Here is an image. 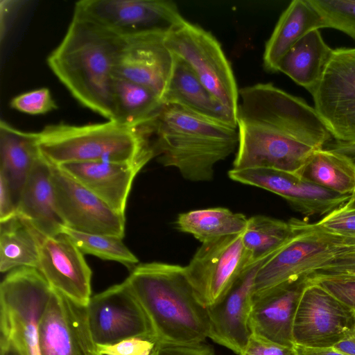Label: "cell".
I'll list each match as a JSON object with an SVG mask.
<instances>
[{"label":"cell","mask_w":355,"mask_h":355,"mask_svg":"<svg viewBox=\"0 0 355 355\" xmlns=\"http://www.w3.org/2000/svg\"><path fill=\"white\" fill-rule=\"evenodd\" d=\"M239 144L233 168H266L300 175L312 155L332 141L314 108L271 83L239 89Z\"/></svg>","instance_id":"6da1fadb"},{"label":"cell","mask_w":355,"mask_h":355,"mask_svg":"<svg viewBox=\"0 0 355 355\" xmlns=\"http://www.w3.org/2000/svg\"><path fill=\"white\" fill-rule=\"evenodd\" d=\"M123 40L107 30L73 15L47 64L83 105L113 121L112 81Z\"/></svg>","instance_id":"7a4b0ae2"},{"label":"cell","mask_w":355,"mask_h":355,"mask_svg":"<svg viewBox=\"0 0 355 355\" xmlns=\"http://www.w3.org/2000/svg\"><path fill=\"white\" fill-rule=\"evenodd\" d=\"M125 282L159 343L193 345L208 338L207 308L196 297L184 266L157 261L139 263Z\"/></svg>","instance_id":"3957f363"},{"label":"cell","mask_w":355,"mask_h":355,"mask_svg":"<svg viewBox=\"0 0 355 355\" xmlns=\"http://www.w3.org/2000/svg\"><path fill=\"white\" fill-rule=\"evenodd\" d=\"M150 125L159 163L176 168L191 182L211 180L216 164L238 147L236 127L175 105H164Z\"/></svg>","instance_id":"277c9868"},{"label":"cell","mask_w":355,"mask_h":355,"mask_svg":"<svg viewBox=\"0 0 355 355\" xmlns=\"http://www.w3.org/2000/svg\"><path fill=\"white\" fill-rule=\"evenodd\" d=\"M43 156L52 164L87 162H128L156 157L149 123L131 127L113 121L83 125L64 123L37 132Z\"/></svg>","instance_id":"5b68a950"},{"label":"cell","mask_w":355,"mask_h":355,"mask_svg":"<svg viewBox=\"0 0 355 355\" xmlns=\"http://www.w3.org/2000/svg\"><path fill=\"white\" fill-rule=\"evenodd\" d=\"M52 292L37 268L8 272L0 285L1 343L21 355H40L38 329Z\"/></svg>","instance_id":"8992f818"},{"label":"cell","mask_w":355,"mask_h":355,"mask_svg":"<svg viewBox=\"0 0 355 355\" xmlns=\"http://www.w3.org/2000/svg\"><path fill=\"white\" fill-rule=\"evenodd\" d=\"M294 233L260 266L253 297L306 278L331 260L340 237L326 232L315 223L291 218Z\"/></svg>","instance_id":"52a82bcc"},{"label":"cell","mask_w":355,"mask_h":355,"mask_svg":"<svg viewBox=\"0 0 355 355\" xmlns=\"http://www.w3.org/2000/svg\"><path fill=\"white\" fill-rule=\"evenodd\" d=\"M166 44L223 106L236 114L239 90L229 60L209 31L184 18L166 33Z\"/></svg>","instance_id":"ba28073f"},{"label":"cell","mask_w":355,"mask_h":355,"mask_svg":"<svg viewBox=\"0 0 355 355\" xmlns=\"http://www.w3.org/2000/svg\"><path fill=\"white\" fill-rule=\"evenodd\" d=\"M73 15L122 40L168 31L184 19L175 2L164 0H82L76 3Z\"/></svg>","instance_id":"9c48e42d"},{"label":"cell","mask_w":355,"mask_h":355,"mask_svg":"<svg viewBox=\"0 0 355 355\" xmlns=\"http://www.w3.org/2000/svg\"><path fill=\"white\" fill-rule=\"evenodd\" d=\"M242 234L202 243L189 264L184 266L196 297L205 308L220 300L243 274L252 267Z\"/></svg>","instance_id":"30bf717a"},{"label":"cell","mask_w":355,"mask_h":355,"mask_svg":"<svg viewBox=\"0 0 355 355\" xmlns=\"http://www.w3.org/2000/svg\"><path fill=\"white\" fill-rule=\"evenodd\" d=\"M311 95L314 108L333 139L355 143V48L334 49Z\"/></svg>","instance_id":"8fae6325"},{"label":"cell","mask_w":355,"mask_h":355,"mask_svg":"<svg viewBox=\"0 0 355 355\" xmlns=\"http://www.w3.org/2000/svg\"><path fill=\"white\" fill-rule=\"evenodd\" d=\"M354 334L355 311L317 284L307 281L293 322L295 345L333 347Z\"/></svg>","instance_id":"7c38bea8"},{"label":"cell","mask_w":355,"mask_h":355,"mask_svg":"<svg viewBox=\"0 0 355 355\" xmlns=\"http://www.w3.org/2000/svg\"><path fill=\"white\" fill-rule=\"evenodd\" d=\"M87 310L96 345L136 336L155 337L148 316L125 281L91 297Z\"/></svg>","instance_id":"4fadbf2b"},{"label":"cell","mask_w":355,"mask_h":355,"mask_svg":"<svg viewBox=\"0 0 355 355\" xmlns=\"http://www.w3.org/2000/svg\"><path fill=\"white\" fill-rule=\"evenodd\" d=\"M52 182L57 211L64 226L78 232L123 238L125 216L114 211L68 173L53 164Z\"/></svg>","instance_id":"5bb4252c"},{"label":"cell","mask_w":355,"mask_h":355,"mask_svg":"<svg viewBox=\"0 0 355 355\" xmlns=\"http://www.w3.org/2000/svg\"><path fill=\"white\" fill-rule=\"evenodd\" d=\"M40 355H98L87 305L53 289L38 329Z\"/></svg>","instance_id":"9a60e30c"},{"label":"cell","mask_w":355,"mask_h":355,"mask_svg":"<svg viewBox=\"0 0 355 355\" xmlns=\"http://www.w3.org/2000/svg\"><path fill=\"white\" fill-rule=\"evenodd\" d=\"M229 178L237 182L259 187L285 199L304 216H325L347 203L350 196L320 187L300 175L266 168H232Z\"/></svg>","instance_id":"2e32d148"},{"label":"cell","mask_w":355,"mask_h":355,"mask_svg":"<svg viewBox=\"0 0 355 355\" xmlns=\"http://www.w3.org/2000/svg\"><path fill=\"white\" fill-rule=\"evenodd\" d=\"M167 31L123 40L114 70V76L148 88L162 101L175 64V57L166 44Z\"/></svg>","instance_id":"e0dca14e"},{"label":"cell","mask_w":355,"mask_h":355,"mask_svg":"<svg viewBox=\"0 0 355 355\" xmlns=\"http://www.w3.org/2000/svg\"><path fill=\"white\" fill-rule=\"evenodd\" d=\"M37 269L53 290L87 305L92 272L84 254L66 234L44 238Z\"/></svg>","instance_id":"ac0fdd59"},{"label":"cell","mask_w":355,"mask_h":355,"mask_svg":"<svg viewBox=\"0 0 355 355\" xmlns=\"http://www.w3.org/2000/svg\"><path fill=\"white\" fill-rule=\"evenodd\" d=\"M265 260L245 271L220 300L207 308L208 338L239 355L251 335L248 322L254 282L257 271Z\"/></svg>","instance_id":"d6986e66"},{"label":"cell","mask_w":355,"mask_h":355,"mask_svg":"<svg viewBox=\"0 0 355 355\" xmlns=\"http://www.w3.org/2000/svg\"><path fill=\"white\" fill-rule=\"evenodd\" d=\"M306 284L307 279H302L253 297L248 322L251 334L294 347L293 322Z\"/></svg>","instance_id":"ffe728a7"},{"label":"cell","mask_w":355,"mask_h":355,"mask_svg":"<svg viewBox=\"0 0 355 355\" xmlns=\"http://www.w3.org/2000/svg\"><path fill=\"white\" fill-rule=\"evenodd\" d=\"M87 162L58 166L91 191L110 208L125 216L134 180L149 162Z\"/></svg>","instance_id":"44dd1931"},{"label":"cell","mask_w":355,"mask_h":355,"mask_svg":"<svg viewBox=\"0 0 355 355\" xmlns=\"http://www.w3.org/2000/svg\"><path fill=\"white\" fill-rule=\"evenodd\" d=\"M17 214L45 236L62 232L64 224L56 209L52 164L43 155L35 163L24 186Z\"/></svg>","instance_id":"7402d4cb"},{"label":"cell","mask_w":355,"mask_h":355,"mask_svg":"<svg viewBox=\"0 0 355 355\" xmlns=\"http://www.w3.org/2000/svg\"><path fill=\"white\" fill-rule=\"evenodd\" d=\"M163 103L178 105L210 120L237 128L236 114L215 98L191 69L176 57Z\"/></svg>","instance_id":"603a6c76"},{"label":"cell","mask_w":355,"mask_h":355,"mask_svg":"<svg viewBox=\"0 0 355 355\" xmlns=\"http://www.w3.org/2000/svg\"><path fill=\"white\" fill-rule=\"evenodd\" d=\"M324 28H327L326 24L310 0L292 1L281 15L266 44L264 69L277 72L281 60L301 38L313 30Z\"/></svg>","instance_id":"cb8c5ba5"},{"label":"cell","mask_w":355,"mask_h":355,"mask_svg":"<svg viewBox=\"0 0 355 355\" xmlns=\"http://www.w3.org/2000/svg\"><path fill=\"white\" fill-rule=\"evenodd\" d=\"M42 155L37 132H27L0 122V176L8 183L18 202L24 186Z\"/></svg>","instance_id":"d4e9b609"},{"label":"cell","mask_w":355,"mask_h":355,"mask_svg":"<svg viewBox=\"0 0 355 355\" xmlns=\"http://www.w3.org/2000/svg\"><path fill=\"white\" fill-rule=\"evenodd\" d=\"M333 51L323 40L320 31L313 30L285 54L279 64L278 71L312 94L323 76Z\"/></svg>","instance_id":"484cf974"},{"label":"cell","mask_w":355,"mask_h":355,"mask_svg":"<svg viewBox=\"0 0 355 355\" xmlns=\"http://www.w3.org/2000/svg\"><path fill=\"white\" fill-rule=\"evenodd\" d=\"M45 236L19 214L0 221V271L21 267L38 268Z\"/></svg>","instance_id":"4316f807"},{"label":"cell","mask_w":355,"mask_h":355,"mask_svg":"<svg viewBox=\"0 0 355 355\" xmlns=\"http://www.w3.org/2000/svg\"><path fill=\"white\" fill-rule=\"evenodd\" d=\"M113 121L139 127L153 121L164 105L148 88L114 76L112 81Z\"/></svg>","instance_id":"83f0119b"},{"label":"cell","mask_w":355,"mask_h":355,"mask_svg":"<svg viewBox=\"0 0 355 355\" xmlns=\"http://www.w3.org/2000/svg\"><path fill=\"white\" fill-rule=\"evenodd\" d=\"M300 175L332 192L350 197L355 194V163L325 147L312 155Z\"/></svg>","instance_id":"f1b7e54d"},{"label":"cell","mask_w":355,"mask_h":355,"mask_svg":"<svg viewBox=\"0 0 355 355\" xmlns=\"http://www.w3.org/2000/svg\"><path fill=\"white\" fill-rule=\"evenodd\" d=\"M248 218L223 207L193 210L180 214L175 227L193 235L202 243L243 233Z\"/></svg>","instance_id":"f546056e"},{"label":"cell","mask_w":355,"mask_h":355,"mask_svg":"<svg viewBox=\"0 0 355 355\" xmlns=\"http://www.w3.org/2000/svg\"><path fill=\"white\" fill-rule=\"evenodd\" d=\"M294 230L291 219L284 221L264 215L248 218L242 239L250 265L253 266L277 252Z\"/></svg>","instance_id":"4dcf8cb0"},{"label":"cell","mask_w":355,"mask_h":355,"mask_svg":"<svg viewBox=\"0 0 355 355\" xmlns=\"http://www.w3.org/2000/svg\"><path fill=\"white\" fill-rule=\"evenodd\" d=\"M62 232L70 237L85 254H91L103 260L119 262L130 270L139 264L138 258L118 236L78 232L66 226Z\"/></svg>","instance_id":"1f68e13d"},{"label":"cell","mask_w":355,"mask_h":355,"mask_svg":"<svg viewBox=\"0 0 355 355\" xmlns=\"http://www.w3.org/2000/svg\"><path fill=\"white\" fill-rule=\"evenodd\" d=\"M322 17L327 28L349 35L355 41V0H310Z\"/></svg>","instance_id":"d6a6232c"},{"label":"cell","mask_w":355,"mask_h":355,"mask_svg":"<svg viewBox=\"0 0 355 355\" xmlns=\"http://www.w3.org/2000/svg\"><path fill=\"white\" fill-rule=\"evenodd\" d=\"M355 277V239L340 238L329 261L307 277Z\"/></svg>","instance_id":"836d02e7"},{"label":"cell","mask_w":355,"mask_h":355,"mask_svg":"<svg viewBox=\"0 0 355 355\" xmlns=\"http://www.w3.org/2000/svg\"><path fill=\"white\" fill-rule=\"evenodd\" d=\"M315 223L332 235L344 239H355V207L344 204L322 216Z\"/></svg>","instance_id":"e575fe53"},{"label":"cell","mask_w":355,"mask_h":355,"mask_svg":"<svg viewBox=\"0 0 355 355\" xmlns=\"http://www.w3.org/2000/svg\"><path fill=\"white\" fill-rule=\"evenodd\" d=\"M10 107L28 114H42L57 109V105L47 88L21 94L13 98Z\"/></svg>","instance_id":"d590c367"},{"label":"cell","mask_w":355,"mask_h":355,"mask_svg":"<svg viewBox=\"0 0 355 355\" xmlns=\"http://www.w3.org/2000/svg\"><path fill=\"white\" fill-rule=\"evenodd\" d=\"M158 343L155 336H136L97 345L98 355H150Z\"/></svg>","instance_id":"8d00e7d4"},{"label":"cell","mask_w":355,"mask_h":355,"mask_svg":"<svg viewBox=\"0 0 355 355\" xmlns=\"http://www.w3.org/2000/svg\"><path fill=\"white\" fill-rule=\"evenodd\" d=\"M334 297L339 302L355 311V277H318L306 278Z\"/></svg>","instance_id":"74e56055"},{"label":"cell","mask_w":355,"mask_h":355,"mask_svg":"<svg viewBox=\"0 0 355 355\" xmlns=\"http://www.w3.org/2000/svg\"><path fill=\"white\" fill-rule=\"evenodd\" d=\"M240 355H297L294 347L283 345L251 334Z\"/></svg>","instance_id":"f35d334b"},{"label":"cell","mask_w":355,"mask_h":355,"mask_svg":"<svg viewBox=\"0 0 355 355\" xmlns=\"http://www.w3.org/2000/svg\"><path fill=\"white\" fill-rule=\"evenodd\" d=\"M151 355H214L212 348L203 343L193 345L159 343Z\"/></svg>","instance_id":"ab89813d"},{"label":"cell","mask_w":355,"mask_h":355,"mask_svg":"<svg viewBox=\"0 0 355 355\" xmlns=\"http://www.w3.org/2000/svg\"><path fill=\"white\" fill-rule=\"evenodd\" d=\"M17 202L4 178L0 176V221L17 214Z\"/></svg>","instance_id":"60d3db41"},{"label":"cell","mask_w":355,"mask_h":355,"mask_svg":"<svg viewBox=\"0 0 355 355\" xmlns=\"http://www.w3.org/2000/svg\"><path fill=\"white\" fill-rule=\"evenodd\" d=\"M297 355H345L333 347L312 348L295 345Z\"/></svg>","instance_id":"b9f144b4"},{"label":"cell","mask_w":355,"mask_h":355,"mask_svg":"<svg viewBox=\"0 0 355 355\" xmlns=\"http://www.w3.org/2000/svg\"><path fill=\"white\" fill-rule=\"evenodd\" d=\"M327 148L345 155L355 163V143H342L334 140L327 144Z\"/></svg>","instance_id":"7bdbcfd3"},{"label":"cell","mask_w":355,"mask_h":355,"mask_svg":"<svg viewBox=\"0 0 355 355\" xmlns=\"http://www.w3.org/2000/svg\"><path fill=\"white\" fill-rule=\"evenodd\" d=\"M333 348L345 355H355V334L340 341Z\"/></svg>","instance_id":"ee69618b"},{"label":"cell","mask_w":355,"mask_h":355,"mask_svg":"<svg viewBox=\"0 0 355 355\" xmlns=\"http://www.w3.org/2000/svg\"><path fill=\"white\" fill-rule=\"evenodd\" d=\"M345 204L348 206L355 207V194L352 196L349 200Z\"/></svg>","instance_id":"f6af8a7d"},{"label":"cell","mask_w":355,"mask_h":355,"mask_svg":"<svg viewBox=\"0 0 355 355\" xmlns=\"http://www.w3.org/2000/svg\"><path fill=\"white\" fill-rule=\"evenodd\" d=\"M151 355V354H150Z\"/></svg>","instance_id":"bcb514c9"}]
</instances>
